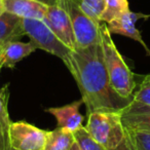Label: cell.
Here are the masks:
<instances>
[{
	"label": "cell",
	"instance_id": "5b68a950",
	"mask_svg": "<svg viewBox=\"0 0 150 150\" xmlns=\"http://www.w3.org/2000/svg\"><path fill=\"white\" fill-rule=\"evenodd\" d=\"M63 1L71 20L76 48H83L101 43L100 24L93 21L84 13L80 6V0Z\"/></svg>",
	"mask_w": 150,
	"mask_h": 150
},
{
	"label": "cell",
	"instance_id": "8fae6325",
	"mask_svg": "<svg viewBox=\"0 0 150 150\" xmlns=\"http://www.w3.org/2000/svg\"><path fill=\"white\" fill-rule=\"evenodd\" d=\"M4 11L22 19L43 20L47 5L38 0H2Z\"/></svg>",
	"mask_w": 150,
	"mask_h": 150
},
{
	"label": "cell",
	"instance_id": "e0dca14e",
	"mask_svg": "<svg viewBox=\"0 0 150 150\" xmlns=\"http://www.w3.org/2000/svg\"><path fill=\"white\" fill-rule=\"evenodd\" d=\"M106 0H80V6L88 18L101 24V17L105 9Z\"/></svg>",
	"mask_w": 150,
	"mask_h": 150
},
{
	"label": "cell",
	"instance_id": "3957f363",
	"mask_svg": "<svg viewBox=\"0 0 150 150\" xmlns=\"http://www.w3.org/2000/svg\"><path fill=\"white\" fill-rule=\"evenodd\" d=\"M84 127L107 150L115 148L125 136L120 111H95L90 113Z\"/></svg>",
	"mask_w": 150,
	"mask_h": 150
},
{
	"label": "cell",
	"instance_id": "9c48e42d",
	"mask_svg": "<svg viewBox=\"0 0 150 150\" xmlns=\"http://www.w3.org/2000/svg\"><path fill=\"white\" fill-rule=\"evenodd\" d=\"M120 114L125 129L150 133V106L132 100Z\"/></svg>",
	"mask_w": 150,
	"mask_h": 150
},
{
	"label": "cell",
	"instance_id": "cb8c5ba5",
	"mask_svg": "<svg viewBox=\"0 0 150 150\" xmlns=\"http://www.w3.org/2000/svg\"><path fill=\"white\" fill-rule=\"evenodd\" d=\"M13 150H16V149H13Z\"/></svg>",
	"mask_w": 150,
	"mask_h": 150
},
{
	"label": "cell",
	"instance_id": "30bf717a",
	"mask_svg": "<svg viewBox=\"0 0 150 150\" xmlns=\"http://www.w3.org/2000/svg\"><path fill=\"white\" fill-rule=\"evenodd\" d=\"M82 104L83 101L78 100L61 107H52L46 109L45 111L54 115L59 127L74 133L82 127L84 117L79 112L80 106Z\"/></svg>",
	"mask_w": 150,
	"mask_h": 150
},
{
	"label": "cell",
	"instance_id": "7c38bea8",
	"mask_svg": "<svg viewBox=\"0 0 150 150\" xmlns=\"http://www.w3.org/2000/svg\"><path fill=\"white\" fill-rule=\"evenodd\" d=\"M37 48L31 41L22 42L19 40L11 41L0 46V61L3 67L13 69L24 58L30 56Z\"/></svg>",
	"mask_w": 150,
	"mask_h": 150
},
{
	"label": "cell",
	"instance_id": "6da1fadb",
	"mask_svg": "<svg viewBox=\"0 0 150 150\" xmlns=\"http://www.w3.org/2000/svg\"><path fill=\"white\" fill-rule=\"evenodd\" d=\"M66 67L77 83L88 114L121 111L133 100L122 98L111 86L101 43L75 48Z\"/></svg>",
	"mask_w": 150,
	"mask_h": 150
},
{
	"label": "cell",
	"instance_id": "7402d4cb",
	"mask_svg": "<svg viewBox=\"0 0 150 150\" xmlns=\"http://www.w3.org/2000/svg\"><path fill=\"white\" fill-rule=\"evenodd\" d=\"M4 6H3V2H2V0H0V16L2 15L3 13H4Z\"/></svg>",
	"mask_w": 150,
	"mask_h": 150
},
{
	"label": "cell",
	"instance_id": "8992f818",
	"mask_svg": "<svg viewBox=\"0 0 150 150\" xmlns=\"http://www.w3.org/2000/svg\"><path fill=\"white\" fill-rule=\"evenodd\" d=\"M47 131L26 121L11 122L9 125V141L16 150H44Z\"/></svg>",
	"mask_w": 150,
	"mask_h": 150
},
{
	"label": "cell",
	"instance_id": "ffe728a7",
	"mask_svg": "<svg viewBox=\"0 0 150 150\" xmlns=\"http://www.w3.org/2000/svg\"><path fill=\"white\" fill-rule=\"evenodd\" d=\"M132 137L136 150H150V133L140 131H127Z\"/></svg>",
	"mask_w": 150,
	"mask_h": 150
},
{
	"label": "cell",
	"instance_id": "ba28073f",
	"mask_svg": "<svg viewBox=\"0 0 150 150\" xmlns=\"http://www.w3.org/2000/svg\"><path fill=\"white\" fill-rule=\"evenodd\" d=\"M150 16L127 11V13H122L120 17L113 20V21H111L110 23L106 24V25L111 34H118V35L125 36V37H129L131 39L141 43V45L144 47L146 52L150 56V50L147 47L143 38H142L141 33L136 27V23H137L138 20L147 19Z\"/></svg>",
	"mask_w": 150,
	"mask_h": 150
},
{
	"label": "cell",
	"instance_id": "d6986e66",
	"mask_svg": "<svg viewBox=\"0 0 150 150\" xmlns=\"http://www.w3.org/2000/svg\"><path fill=\"white\" fill-rule=\"evenodd\" d=\"M9 114L0 115V150H13L9 141Z\"/></svg>",
	"mask_w": 150,
	"mask_h": 150
},
{
	"label": "cell",
	"instance_id": "4fadbf2b",
	"mask_svg": "<svg viewBox=\"0 0 150 150\" xmlns=\"http://www.w3.org/2000/svg\"><path fill=\"white\" fill-rule=\"evenodd\" d=\"M25 35L23 19L4 11L0 16V46L11 41L19 40Z\"/></svg>",
	"mask_w": 150,
	"mask_h": 150
},
{
	"label": "cell",
	"instance_id": "7a4b0ae2",
	"mask_svg": "<svg viewBox=\"0 0 150 150\" xmlns=\"http://www.w3.org/2000/svg\"><path fill=\"white\" fill-rule=\"evenodd\" d=\"M100 35L105 66L111 86L122 98L132 99L137 86L135 74L125 62L111 37V33L107 28L106 23L103 22L100 24Z\"/></svg>",
	"mask_w": 150,
	"mask_h": 150
},
{
	"label": "cell",
	"instance_id": "44dd1931",
	"mask_svg": "<svg viewBox=\"0 0 150 150\" xmlns=\"http://www.w3.org/2000/svg\"><path fill=\"white\" fill-rule=\"evenodd\" d=\"M110 150H136V147L134 145V142L132 140V137L129 132L125 129V136L123 140L116 146L115 148Z\"/></svg>",
	"mask_w": 150,
	"mask_h": 150
},
{
	"label": "cell",
	"instance_id": "5bb4252c",
	"mask_svg": "<svg viewBox=\"0 0 150 150\" xmlns=\"http://www.w3.org/2000/svg\"><path fill=\"white\" fill-rule=\"evenodd\" d=\"M74 144V134L58 127L54 131L47 132L44 150H71Z\"/></svg>",
	"mask_w": 150,
	"mask_h": 150
},
{
	"label": "cell",
	"instance_id": "52a82bcc",
	"mask_svg": "<svg viewBox=\"0 0 150 150\" xmlns=\"http://www.w3.org/2000/svg\"><path fill=\"white\" fill-rule=\"evenodd\" d=\"M42 21L52 29V31L58 36L63 43L66 44L72 50L76 48L72 24L64 6L63 0H61L59 3L47 6L46 15Z\"/></svg>",
	"mask_w": 150,
	"mask_h": 150
},
{
	"label": "cell",
	"instance_id": "9a60e30c",
	"mask_svg": "<svg viewBox=\"0 0 150 150\" xmlns=\"http://www.w3.org/2000/svg\"><path fill=\"white\" fill-rule=\"evenodd\" d=\"M129 11L127 0H106L105 9L101 17V22L110 23L111 21L120 17L122 13Z\"/></svg>",
	"mask_w": 150,
	"mask_h": 150
},
{
	"label": "cell",
	"instance_id": "603a6c76",
	"mask_svg": "<svg viewBox=\"0 0 150 150\" xmlns=\"http://www.w3.org/2000/svg\"><path fill=\"white\" fill-rule=\"evenodd\" d=\"M71 150H80L79 149V147H78V145L76 143L74 144V145L72 146V148H71Z\"/></svg>",
	"mask_w": 150,
	"mask_h": 150
},
{
	"label": "cell",
	"instance_id": "2e32d148",
	"mask_svg": "<svg viewBox=\"0 0 150 150\" xmlns=\"http://www.w3.org/2000/svg\"><path fill=\"white\" fill-rule=\"evenodd\" d=\"M73 134H74L75 143L77 144L80 150H107L88 134L84 127H81Z\"/></svg>",
	"mask_w": 150,
	"mask_h": 150
},
{
	"label": "cell",
	"instance_id": "277c9868",
	"mask_svg": "<svg viewBox=\"0 0 150 150\" xmlns=\"http://www.w3.org/2000/svg\"><path fill=\"white\" fill-rule=\"evenodd\" d=\"M23 27L25 35L36 48L58 57L65 65L68 64L73 50L63 43L42 20L23 19Z\"/></svg>",
	"mask_w": 150,
	"mask_h": 150
},
{
	"label": "cell",
	"instance_id": "ac0fdd59",
	"mask_svg": "<svg viewBox=\"0 0 150 150\" xmlns=\"http://www.w3.org/2000/svg\"><path fill=\"white\" fill-rule=\"evenodd\" d=\"M132 99L136 102L150 106V74L146 75L137 90L134 91Z\"/></svg>",
	"mask_w": 150,
	"mask_h": 150
}]
</instances>
